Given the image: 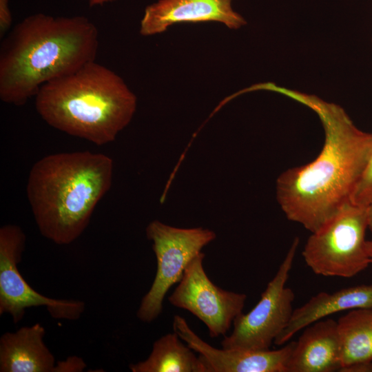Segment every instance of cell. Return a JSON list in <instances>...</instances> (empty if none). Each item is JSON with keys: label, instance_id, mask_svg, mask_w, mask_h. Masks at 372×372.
<instances>
[{"label": "cell", "instance_id": "2e32d148", "mask_svg": "<svg viewBox=\"0 0 372 372\" xmlns=\"http://www.w3.org/2000/svg\"><path fill=\"white\" fill-rule=\"evenodd\" d=\"M344 368L372 361V307L354 309L338 320Z\"/></svg>", "mask_w": 372, "mask_h": 372}, {"label": "cell", "instance_id": "ba28073f", "mask_svg": "<svg viewBox=\"0 0 372 372\" xmlns=\"http://www.w3.org/2000/svg\"><path fill=\"white\" fill-rule=\"evenodd\" d=\"M25 239L18 225L9 224L0 229V315L9 314L17 324L23 319L27 309L43 306L54 319H79L85 311L84 302L46 297L33 289L23 278L18 264Z\"/></svg>", "mask_w": 372, "mask_h": 372}, {"label": "cell", "instance_id": "9c48e42d", "mask_svg": "<svg viewBox=\"0 0 372 372\" xmlns=\"http://www.w3.org/2000/svg\"><path fill=\"white\" fill-rule=\"evenodd\" d=\"M204 258L201 252L192 259L168 300L202 321L211 338L225 336L236 317L242 312L247 296L214 285L204 269Z\"/></svg>", "mask_w": 372, "mask_h": 372}, {"label": "cell", "instance_id": "7a4b0ae2", "mask_svg": "<svg viewBox=\"0 0 372 372\" xmlns=\"http://www.w3.org/2000/svg\"><path fill=\"white\" fill-rule=\"evenodd\" d=\"M98 49L97 28L85 17H27L1 41V100L24 105L45 83L95 61Z\"/></svg>", "mask_w": 372, "mask_h": 372}, {"label": "cell", "instance_id": "3957f363", "mask_svg": "<svg viewBox=\"0 0 372 372\" xmlns=\"http://www.w3.org/2000/svg\"><path fill=\"white\" fill-rule=\"evenodd\" d=\"M112 177L113 161L101 153H56L37 161L28 176L27 196L41 235L60 245L76 240Z\"/></svg>", "mask_w": 372, "mask_h": 372}, {"label": "cell", "instance_id": "7c38bea8", "mask_svg": "<svg viewBox=\"0 0 372 372\" xmlns=\"http://www.w3.org/2000/svg\"><path fill=\"white\" fill-rule=\"evenodd\" d=\"M296 341L287 372H333L342 368L338 321L321 319L305 327Z\"/></svg>", "mask_w": 372, "mask_h": 372}, {"label": "cell", "instance_id": "30bf717a", "mask_svg": "<svg viewBox=\"0 0 372 372\" xmlns=\"http://www.w3.org/2000/svg\"><path fill=\"white\" fill-rule=\"evenodd\" d=\"M173 330L202 359L207 372H287L296 341L276 350L216 349L202 340L180 316Z\"/></svg>", "mask_w": 372, "mask_h": 372}, {"label": "cell", "instance_id": "ac0fdd59", "mask_svg": "<svg viewBox=\"0 0 372 372\" xmlns=\"http://www.w3.org/2000/svg\"><path fill=\"white\" fill-rule=\"evenodd\" d=\"M86 367L83 360L76 356L68 358L56 363V372H81Z\"/></svg>", "mask_w": 372, "mask_h": 372}, {"label": "cell", "instance_id": "8fae6325", "mask_svg": "<svg viewBox=\"0 0 372 372\" xmlns=\"http://www.w3.org/2000/svg\"><path fill=\"white\" fill-rule=\"evenodd\" d=\"M232 1L158 0L145 8L140 23V34L145 37L161 34L180 23L214 21L229 29H239L247 21L234 10Z\"/></svg>", "mask_w": 372, "mask_h": 372}, {"label": "cell", "instance_id": "44dd1931", "mask_svg": "<svg viewBox=\"0 0 372 372\" xmlns=\"http://www.w3.org/2000/svg\"><path fill=\"white\" fill-rule=\"evenodd\" d=\"M90 6H102L105 3L112 2L116 0H86Z\"/></svg>", "mask_w": 372, "mask_h": 372}, {"label": "cell", "instance_id": "e0dca14e", "mask_svg": "<svg viewBox=\"0 0 372 372\" xmlns=\"http://www.w3.org/2000/svg\"><path fill=\"white\" fill-rule=\"evenodd\" d=\"M351 201L364 206H368L372 203V152Z\"/></svg>", "mask_w": 372, "mask_h": 372}, {"label": "cell", "instance_id": "603a6c76", "mask_svg": "<svg viewBox=\"0 0 372 372\" xmlns=\"http://www.w3.org/2000/svg\"><path fill=\"white\" fill-rule=\"evenodd\" d=\"M366 249L369 256L371 264H372V240L366 241Z\"/></svg>", "mask_w": 372, "mask_h": 372}, {"label": "cell", "instance_id": "ffe728a7", "mask_svg": "<svg viewBox=\"0 0 372 372\" xmlns=\"http://www.w3.org/2000/svg\"><path fill=\"white\" fill-rule=\"evenodd\" d=\"M344 372H372V361L358 363L342 369Z\"/></svg>", "mask_w": 372, "mask_h": 372}, {"label": "cell", "instance_id": "6da1fadb", "mask_svg": "<svg viewBox=\"0 0 372 372\" xmlns=\"http://www.w3.org/2000/svg\"><path fill=\"white\" fill-rule=\"evenodd\" d=\"M319 116L325 140L311 163L283 172L276 198L287 218L313 233L348 203L372 152V133L358 129L340 106L293 92Z\"/></svg>", "mask_w": 372, "mask_h": 372}, {"label": "cell", "instance_id": "9a60e30c", "mask_svg": "<svg viewBox=\"0 0 372 372\" xmlns=\"http://www.w3.org/2000/svg\"><path fill=\"white\" fill-rule=\"evenodd\" d=\"M178 334L169 333L156 340L148 358L130 364L132 372H207L200 357Z\"/></svg>", "mask_w": 372, "mask_h": 372}, {"label": "cell", "instance_id": "5bb4252c", "mask_svg": "<svg viewBox=\"0 0 372 372\" xmlns=\"http://www.w3.org/2000/svg\"><path fill=\"white\" fill-rule=\"evenodd\" d=\"M370 307H372V284L352 286L333 293H318L294 309L288 325L274 343L282 345L298 331L333 313Z\"/></svg>", "mask_w": 372, "mask_h": 372}, {"label": "cell", "instance_id": "5b68a950", "mask_svg": "<svg viewBox=\"0 0 372 372\" xmlns=\"http://www.w3.org/2000/svg\"><path fill=\"white\" fill-rule=\"evenodd\" d=\"M368 206L351 201L319 230L311 233L302 256L317 275L351 278L371 264L366 249Z\"/></svg>", "mask_w": 372, "mask_h": 372}, {"label": "cell", "instance_id": "4fadbf2b", "mask_svg": "<svg viewBox=\"0 0 372 372\" xmlns=\"http://www.w3.org/2000/svg\"><path fill=\"white\" fill-rule=\"evenodd\" d=\"M39 323L6 332L0 338L1 372H56L52 353L44 342Z\"/></svg>", "mask_w": 372, "mask_h": 372}, {"label": "cell", "instance_id": "7402d4cb", "mask_svg": "<svg viewBox=\"0 0 372 372\" xmlns=\"http://www.w3.org/2000/svg\"><path fill=\"white\" fill-rule=\"evenodd\" d=\"M368 229L372 232V203L368 205Z\"/></svg>", "mask_w": 372, "mask_h": 372}, {"label": "cell", "instance_id": "277c9868", "mask_svg": "<svg viewBox=\"0 0 372 372\" xmlns=\"http://www.w3.org/2000/svg\"><path fill=\"white\" fill-rule=\"evenodd\" d=\"M35 108L50 126L101 145L132 119L137 98L123 79L95 61L43 85Z\"/></svg>", "mask_w": 372, "mask_h": 372}, {"label": "cell", "instance_id": "d6986e66", "mask_svg": "<svg viewBox=\"0 0 372 372\" xmlns=\"http://www.w3.org/2000/svg\"><path fill=\"white\" fill-rule=\"evenodd\" d=\"M12 24L9 0H0V36L3 37Z\"/></svg>", "mask_w": 372, "mask_h": 372}, {"label": "cell", "instance_id": "52a82bcc", "mask_svg": "<svg viewBox=\"0 0 372 372\" xmlns=\"http://www.w3.org/2000/svg\"><path fill=\"white\" fill-rule=\"evenodd\" d=\"M296 238L276 275L268 283L260 299L248 313L238 314L233 331L220 344L223 349L269 350L288 325L294 309V293L286 284L298 247Z\"/></svg>", "mask_w": 372, "mask_h": 372}, {"label": "cell", "instance_id": "8992f818", "mask_svg": "<svg viewBox=\"0 0 372 372\" xmlns=\"http://www.w3.org/2000/svg\"><path fill=\"white\" fill-rule=\"evenodd\" d=\"M145 234L152 242L157 268L153 283L143 297L136 316L143 322H151L161 313L169 289L180 282L189 263L216 235L214 231L201 227L179 228L158 220L148 224Z\"/></svg>", "mask_w": 372, "mask_h": 372}]
</instances>
